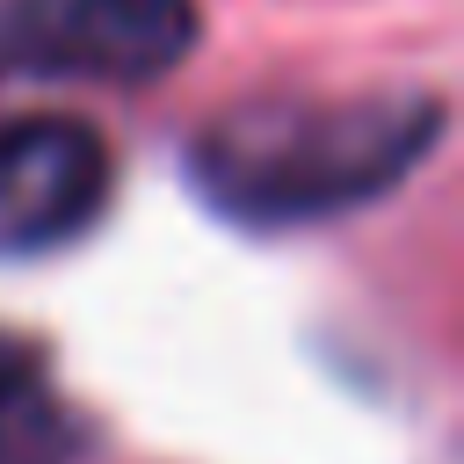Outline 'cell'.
<instances>
[{
	"label": "cell",
	"instance_id": "2",
	"mask_svg": "<svg viewBox=\"0 0 464 464\" xmlns=\"http://www.w3.org/2000/svg\"><path fill=\"white\" fill-rule=\"evenodd\" d=\"M203 44L196 0H0V87H152Z\"/></svg>",
	"mask_w": 464,
	"mask_h": 464
},
{
	"label": "cell",
	"instance_id": "1",
	"mask_svg": "<svg viewBox=\"0 0 464 464\" xmlns=\"http://www.w3.org/2000/svg\"><path fill=\"white\" fill-rule=\"evenodd\" d=\"M450 102L435 87H355V94H246L210 109L181 138L188 196L254 239L355 218L406 188L442 145Z\"/></svg>",
	"mask_w": 464,
	"mask_h": 464
},
{
	"label": "cell",
	"instance_id": "4",
	"mask_svg": "<svg viewBox=\"0 0 464 464\" xmlns=\"http://www.w3.org/2000/svg\"><path fill=\"white\" fill-rule=\"evenodd\" d=\"M102 428L65 399L44 341L0 334V464H80Z\"/></svg>",
	"mask_w": 464,
	"mask_h": 464
},
{
	"label": "cell",
	"instance_id": "3",
	"mask_svg": "<svg viewBox=\"0 0 464 464\" xmlns=\"http://www.w3.org/2000/svg\"><path fill=\"white\" fill-rule=\"evenodd\" d=\"M116 203V152L87 116L0 123V261L80 246Z\"/></svg>",
	"mask_w": 464,
	"mask_h": 464
}]
</instances>
